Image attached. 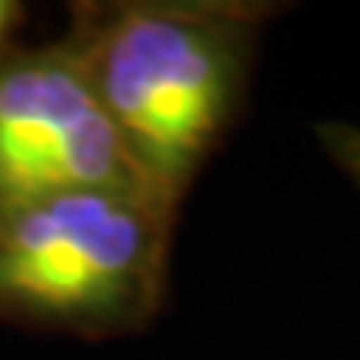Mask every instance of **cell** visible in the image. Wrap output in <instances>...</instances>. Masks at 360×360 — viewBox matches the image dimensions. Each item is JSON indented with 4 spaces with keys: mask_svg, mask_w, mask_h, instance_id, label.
Segmentation results:
<instances>
[{
    "mask_svg": "<svg viewBox=\"0 0 360 360\" xmlns=\"http://www.w3.org/2000/svg\"><path fill=\"white\" fill-rule=\"evenodd\" d=\"M177 217L137 187L0 210V323L90 340L143 330L167 294Z\"/></svg>",
    "mask_w": 360,
    "mask_h": 360,
    "instance_id": "7a4b0ae2",
    "label": "cell"
},
{
    "mask_svg": "<svg viewBox=\"0 0 360 360\" xmlns=\"http://www.w3.org/2000/svg\"><path fill=\"white\" fill-rule=\"evenodd\" d=\"M24 17H27L24 4H17V0H0V53L17 44L13 34H17V27L24 24Z\"/></svg>",
    "mask_w": 360,
    "mask_h": 360,
    "instance_id": "5b68a950",
    "label": "cell"
},
{
    "mask_svg": "<svg viewBox=\"0 0 360 360\" xmlns=\"http://www.w3.org/2000/svg\"><path fill=\"white\" fill-rule=\"evenodd\" d=\"M137 187L74 34L0 53V210L53 193Z\"/></svg>",
    "mask_w": 360,
    "mask_h": 360,
    "instance_id": "3957f363",
    "label": "cell"
},
{
    "mask_svg": "<svg viewBox=\"0 0 360 360\" xmlns=\"http://www.w3.org/2000/svg\"><path fill=\"white\" fill-rule=\"evenodd\" d=\"M317 141H321V147L327 154L334 157L337 167L360 187V127L357 124H344V120L317 124Z\"/></svg>",
    "mask_w": 360,
    "mask_h": 360,
    "instance_id": "277c9868",
    "label": "cell"
},
{
    "mask_svg": "<svg viewBox=\"0 0 360 360\" xmlns=\"http://www.w3.org/2000/svg\"><path fill=\"white\" fill-rule=\"evenodd\" d=\"M264 4L124 0L70 17L94 90L143 191L180 214L240 114Z\"/></svg>",
    "mask_w": 360,
    "mask_h": 360,
    "instance_id": "6da1fadb",
    "label": "cell"
}]
</instances>
